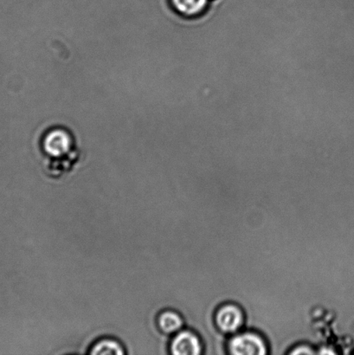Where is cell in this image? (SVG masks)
<instances>
[{
  "label": "cell",
  "instance_id": "obj_3",
  "mask_svg": "<svg viewBox=\"0 0 354 355\" xmlns=\"http://www.w3.org/2000/svg\"><path fill=\"white\" fill-rule=\"evenodd\" d=\"M170 350L173 355H200L204 347L199 335L190 329H182L173 336Z\"/></svg>",
  "mask_w": 354,
  "mask_h": 355
},
{
  "label": "cell",
  "instance_id": "obj_9",
  "mask_svg": "<svg viewBox=\"0 0 354 355\" xmlns=\"http://www.w3.org/2000/svg\"><path fill=\"white\" fill-rule=\"evenodd\" d=\"M337 352L333 349V347L325 345L324 347H321L320 349H317V354H336Z\"/></svg>",
  "mask_w": 354,
  "mask_h": 355
},
{
  "label": "cell",
  "instance_id": "obj_8",
  "mask_svg": "<svg viewBox=\"0 0 354 355\" xmlns=\"http://www.w3.org/2000/svg\"><path fill=\"white\" fill-rule=\"evenodd\" d=\"M287 354L300 355V354H317V350H315L313 347L308 343H297L296 347H291Z\"/></svg>",
  "mask_w": 354,
  "mask_h": 355
},
{
  "label": "cell",
  "instance_id": "obj_1",
  "mask_svg": "<svg viewBox=\"0 0 354 355\" xmlns=\"http://www.w3.org/2000/svg\"><path fill=\"white\" fill-rule=\"evenodd\" d=\"M227 352L232 355H267L269 354L268 342L255 331L237 333L227 343Z\"/></svg>",
  "mask_w": 354,
  "mask_h": 355
},
{
  "label": "cell",
  "instance_id": "obj_4",
  "mask_svg": "<svg viewBox=\"0 0 354 355\" xmlns=\"http://www.w3.org/2000/svg\"><path fill=\"white\" fill-rule=\"evenodd\" d=\"M71 147V138L67 132L64 130L51 131L44 139V151L52 157H61L67 154Z\"/></svg>",
  "mask_w": 354,
  "mask_h": 355
},
{
  "label": "cell",
  "instance_id": "obj_5",
  "mask_svg": "<svg viewBox=\"0 0 354 355\" xmlns=\"http://www.w3.org/2000/svg\"><path fill=\"white\" fill-rule=\"evenodd\" d=\"M157 322L159 329L166 335H175L183 329L185 324L182 315L172 309L161 312L158 316Z\"/></svg>",
  "mask_w": 354,
  "mask_h": 355
},
{
  "label": "cell",
  "instance_id": "obj_2",
  "mask_svg": "<svg viewBox=\"0 0 354 355\" xmlns=\"http://www.w3.org/2000/svg\"><path fill=\"white\" fill-rule=\"evenodd\" d=\"M214 322L218 329L224 336L235 335L245 325V312L236 302H224L215 311Z\"/></svg>",
  "mask_w": 354,
  "mask_h": 355
},
{
  "label": "cell",
  "instance_id": "obj_7",
  "mask_svg": "<svg viewBox=\"0 0 354 355\" xmlns=\"http://www.w3.org/2000/svg\"><path fill=\"white\" fill-rule=\"evenodd\" d=\"M89 354L91 355H123L125 350L118 340L104 338L94 344Z\"/></svg>",
  "mask_w": 354,
  "mask_h": 355
},
{
  "label": "cell",
  "instance_id": "obj_6",
  "mask_svg": "<svg viewBox=\"0 0 354 355\" xmlns=\"http://www.w3.org/2000/svg\"><path fill=\"white\" fill-rule=\"evenodd\" d=\"M177 12L186 17H196L206 10L208 0H172Z\"/></svg>",
  "mask_w": 354,
  "mask_h": 355
}]
</instances>
